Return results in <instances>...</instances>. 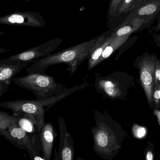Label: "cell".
<instances>
[{
	"label": "cell",
	"instance_id": "cell-20",
	"mask_svg": "<svg viewBox=\"0 0 160 160\" xmlns=\"http://www.w3.org/2000/svg\"><path fill=\"white\" fill-rule=\"evenodd\" d=\"M145 160H154L155 158V144L150 141L147 142V146L144 151Z\"/></svg>",
	"mask_w": 160,
	"mask_h": 160
},
{
	"label": "cell",
	"instance_id": "cell-34",
	"mask_svg": "<svg viewBox=\"0 0 160 160\" xmlns=\"http://www.w3.org/2000/svg\"><path fill=\"white\" fill-rule=\"evenodd\" d=\"M31 1V0H25V3H27V2H29V1Z\"/></svg>",
	"mask_w": 160,
	"mask_h": 160
},
{
	"label": "cell",
	"instance_id": "cell-6",
	"mask_svg": "<svg viewBox=\"0 0 160 160\" xmlns=\"http://www.w3.org/2000/svg\"><path fill=\"white\" fill-rule=\"evenodd\" d=\"M154 52L144 53L137 56L133 63L135 68L139 70V82L144 91L148 103L152 107V95L155 85V72L157 58Z\"/></svg>",
	"mask_w": 160,
	"mask_h": 160
},
{
	"label": "cell",
	"instance_id": "cell-19",
	"mask_svg": "<svg viewBox=\"0 0 160 160\" xmlns=\"http://www.w3.org/2000/svg\"><path fill=\"white\" fill-rule=\"evenodd\" d=\"M132 135L135 138L142 139L146 135V129L144 127L139 126L136 124H133L132 128Z\"/></svg>",
	"mask_w": 160,
	"mask_h": 160
},
{
	"label": "cell",
	"instance_id": "cell-28",
	"mask_svg": "<svg viewBox=\"0 0 160 160\" xmlns=\"http://www.w3.org/2000/svg\"><path fill=\"white\" fill-rule=\"evenodd\" d=\"M146 0H136L135 3H134V4H133V7H132V10H134V9L138 7L140 5H141L143 2H145Z\"/></svg>",
	"mask_w": 160,
	"mask_h": 160
},
{
	"label": "cell",
	"instance_id": "cell-30",
	"mask_svg": "<svg viewBox=\"0 0 160 160\" xmlns=\"http://www.w3.org/2000/svg\"><path fill=\"white\" fill-rule=\"evenodd\" d=\"M10 50L6 49H3V48H0V54H2L6 52H10Z\"/></svg>",
	"mask_w": 160,
	"mask_h": 160
},
{
	"label": "cell",
	"instance_id": "cell-11",
	"mask_svg": "<svg viewBox=\"0 0 160 160\" xmlns=\"http://www.w3.org/2000/svg\"><path fill=\"white\" fill-rule=\"evenodd\" d=\"M15 115V124L27 132L32 145L35 144L38 134L40 131L34 116L24 113H13Z\"/></svg>",
	"mask_w": 160,
	"mask_h": 160
},
{
	"label": "cell",
	"instance_id": "cell-7",
	"mask_svg": "<svg viewBox=\"0 0 160 160\" xmlns=\"http://www.w3.org/2000/svg\"><path fill=\"white\" fill-rule=\"evenodd\" d=\"M62 42L60 38L53 39L41 45L23 51L4 59L5 61L23 62L30 64L35 60L51 54Z\"/></svg>",
	"mask_w": 160,
	"mask_h": 160
},
{
	"label": "cell",
	"instance_id": "cell-1",
	"mask_svg": "<svg viewBox=\"0 0 160 160\" xmlns=\"http://www.w3.org/2000/svg\"><path fill=\"white\" fill-rule=\"evenodd\" d=\"M95 126L91 128L93 148L99 157L105 160L114 158L122 148L128 132L106 111H94Z\"/></svg>",
	"mask_w": 160,
	"mask_h": 160
},
{
	"label": "cell",
	"instance_id": "cell-15",
	"mask_svg": "<svg viewBox=\"0 0 160 160\" xmlns=\"http://www.w3.org/2000/svg\"><path fill=\"white\" fill-rule=\"evenodd\" d=\"M130 36L131 35L128 34L121 36L114 37L102 51L98 61V65L110 57L117 50L119 49L124 44Z\"/></svg>",
	"mask_w": 160,
	"mask_h": 160
},
{
	"label": "cell",
	"instance_id": "cell-24",
	"mask_svg": "<svg viewBox=\"0 0 160 160\" xmlns=\"http://www.w3.org/2000/svg\"><path fill=\"white\" fill-rule=\"evenodd\" d=\"M155 86H160V60L157 58L156 68L155 72Z\"/></svg>",
	"mask_w": 160,
	"mask_h": 160
},
{
	"label": "cell",
	"instance_id": "cell-23",
	"mask_svg": "<svg viewBox=\"0 0 160 160\" xmlns=\"http://www.w3.org/2000/svg\"><path fill=\"white\" fill-rule=\"evenodd\" d=\"M138 37L137 36H135L134 37L131 38L130 37L129 38V41H128V40L125 42V43H124L125 46H124V44H123L122 46H121V47L119 48H121V49H119V53H118V54L117 56L116 57L115 60H117L118 59V58H119V57H120L121 54H122V53H123L126 50H127V49H129L130 47H131V46L135 43V41L138 39Z\"/></svg>",
	"mask_w": 160,
	"mask_h": 160
},
{
	"label": "cell",
	"instance_id": "cell-21",
	"mask_svg": "<svg viewBox=\"0 0 160 160\" xmlns=\"http://www.w3.org/2000/svg\"><path fill=\"white\" fill-rule=\"evenodd\" d=\"M152 109L160 111V86L154 87L152 95Z\"/></svg>",
	"mask_w": 160,
	"mask_h": 160
},
{
	"label": "cell",
	"instance_id": "cell-26",
	"mask_svg": "<svg viewBox=\"0 0 160 160\" xmlns=\"http://www.w3.org/2000/svg\"><path fill=\"white\" fill-rule=\"evenodd\" d=\"M154 43L157 47H160V32L158 34L153 35Z\"/></svg>",
	"mask_w": 160,
	"mask_h": 160
},
{
	"label": "cell",
	"instance_id": "cell-13",
	"mask_svg": "<svg viewBox=\"0 0 160 160\" xmlns=\"http://www.w3.org/2000/svg\"><path fill=\"white\" fill-rule=\"evenodd\" d=\"M160 15V0H146L128 14L126 19L139 16H154L158 18Z\"/></svg>",
	"mask_w": 160,
	"mask_h": 160
},
{
	"label": "cell",
	"instance_id": "cell-29",
	"mask_svg": "<svg viewBox=\"0 0 160 160\" xmlns=\"http://www.w3.org/2000/svg\"><path fill=\"white\" fill-rule=\"evenodd\" d=\"M154 113L155 115L157 116L158 121L159 124L160 125V111L159 110H155L154 109Z\"/></svg>",
	"mask_w": 160,
	"mask_h": 160
},
{
	"label": "cell",
	"instance_id": "cell-22",
	"mask_svg": "<svg viewBox=\"0 0 160 160\" xmlns=\"http://www.w3.org/2000/svg\"><path fill=\"white\" fill-rule=\"evenodd\" d=\"M122 0H111L109 3L108 15L110 19L115 18L119 4Z\"/></svg>",
	"mask_w": 160,
	"mask_h": 160
},
{
	"label": "cell",
	"instance_id": "cell-25",
	"mask_svg": "<svg viewBox=\"0 0 160 160\" xmlns=\"http://www.w3.org/2000/svg\"><path fill=\"white\" fill-rule=\"evenodd\" d=\"M157 20H158L157 23L148 30L149 34L152 36L160 32V15Z\"/></svg>",
	"mask_w": 160,
	"mask_h": 160
},
{
	"label": "cell",
	"instance_id": "cell-27",
	"mask_svg": "<svg viewBox=\"0 0 160 160\" xmlns=\"http://www.w3.org/2000/svg\"><path fill=\"white\" fill-rule=\"evenodd\" d=\"M9 85L5 83L0 82V91H5L6 92H7Z\"/></svg>",
	"mask_w": 160,
	"mask_h": 160
},
{
	"label": "cell",
	"instance_id": "cell-10",
	"mask_svg": "<svg viewBox=\"0 0 160 160\" xmlns=\"http://www.w3.org/2000/svg\"><path fill=\"white\" fill-rule=\"evenodd\" d=\"M60 130V144L58 152L55 149V160H74V142L71 133L67 129L65 121L62 116L58 118Z\"/></svg>",
	"mask_w": 160,
	"mask_h": 160
},
{
	"label": "cell",
	"instance_id": "cell-3",
	"mask_svg": "<svg viewBox=\"0 0 160 160\" xmlns=\"http://www.w3.org/2000/svg\"><path fill=\"white\" fill-rule=\"evenodd\" d=\"M94 75V88L104 99L125 101L131 89L134 86V76L121 70L106 76L98 72H95Z\"/></svg>",
	"mask_w": 160,
	"mask_h": 160
},
{
	"label": "cell",
	"instance_id": "cell-8",
	"mask_svg": "<svg viewBox=\"0 0 160 160\" xmlns=\"http://www.w3.org/2000/svg\"><path fill=\"white\" fill-rule=\"evenodd\" d=\"M0 24L41 28L47 24V22L38 12L13 11L0 17Z\"/></svg>",
	"mask_w": 160,
	"mask_h": 160
},
{
	"label": "cell",
	"instance_id": "cell-4",
	"mask_svg": "<svg viewBox=\"0 0 160 160\" xmlns=\"http://www.w3.org/2000/svg\"><path fill=\"white\" fill-rule=\"evenodd\" d=\"M82 88L81 85H76L68 89L67 92L56 97L43 100H17L0 103V107L11 110L12 113H24L34 116L36 120L38 130L40 131L45 123V113L52 106L76 91Z\"/></svg>",
	"mask_w": 160,
	"mask_h": 160
},
{
	"label": "cell",
	"instance_id": "cell-31",
	"mask_svg": "<svg viewBox=\"0 0 160 160\" xmlns=\"http://www.w3.org/2000/svg\"><path fill=\"white\" fill-rule=\"evenodd\" d=\"M5 65L4 64H0V71L2 70V69L4 67Z\"/></svg>",
	"mask_w": 160,
	"mask_h": 160
},
{
	"label": "cell",
	"instance_id": "cell-2",
	"mask_svg": "<svg viewBox=\"0 0 160 160\" xmlns=\"http://www.w3.org/2000/svg\"><path fill=\"white\" fill-rule=\"evenodd\" d=\"M112 31L110 33L106 32L88 41L35 60L26 67V71L28 74H46L45 70L49 67L59 64H66L67 71L70 76H72L79 66L86 59L89 58L95 49L107 39Z\"/></svg>",
	"mask_w": 160,
	"mask_h": 160
},
{
	"label": "cell",
	"instance_id": "cell-32",
	"mask_svg": "<svg viewBox=\"0 0 160 160\" xmlns=\"http://www.w3.org/2000/svg\"><path fill=\"white\" fill-rule=\"evenodd\" d=\"M5 93H6L5 91H0V97H1Z\"/></svg>",
	"mask_w": 160,
	"mask_h": 160
},
{
	"label": "cell",
	"instance_id": "cell-12",
	"mask_svg": "<svg viewBox=\"0 0 160 160\" xmlns=\"http://www.w3.org/2000/svg\"><path fill=\"white\" fill-rule=\"evenodd\" d=\"M57 134L52 123L45 122L40 131V139L45 160H49Z\"/></svg>",
	"mask_w": 160,
	"mask_h": 160
},
{
	"label": "cell",
	"instance_id": "cell-14",
	"mask_svg": "<svg viewBox=\"0 0 160 160\" xmlns=\"http://www.w3.org/2000/svg\"><path fill=\"white\" fill-rule=\"evenodd\" d=\"M0 64H4L3 68L0 71V82L10 85L15 75L18 74L22 69L26 67L29 64L23 62L8 61L2 60Z\"/></svg>",
	"mask_w": 160,
	"mask_h": 160
},
{
	"label": "cell",
	"instance_id": "cell-18",
	"mask_svg": "<svg viewBox=\"0 0 160 160\" xmlns=\"http://www.w3.org/2000/svg\"><path fill=\"white\" fill-rule=\"evenodd\" d=\"M136 0H122L119 4L115 18L122 14L129 13L132 10V7Z\"/></svg>",
	"mask_w": 160,
	"mask_h": 160
},
{
	"label": "cell",
	"instance_id": "cell-9",
	"mask_svg": "<svg viewBox=\"0 0 160 160\" xmlns=\"http://www.w3.org/2000/svg\"><path fill=\"white\" fill-rule=\"evenodd\" d=\"M2 136L18 148L26 150L32 159L45 160L44 158L38 156L27 132L16 124L8 131L3 133Z\"/></svg>",
	"mask_w": 160,
	"mask_h": 160
},
{
	"label": "cell",
	"instance_id": "cell-16",
	"mask_svg": "<svg viewBox=\"0 0 160 160\" xmlns=\"http://www.w3.org/2000/svg\"><path fill=\"white\" fill-rule=\"evenodd\" d=\"M112 31V33L110 34L107 39L105 41H104L101 45L97 47L95 49V50L91 54L90 57L88 58V65L87 68L88 70H91L93 68L98 65V61L103 50L105 49V47L111 42L112 39L114 37H115V36L113 34Z\"/></svg>",
	"mask_w": 160,
	"mask_h": 160
},
{
	"label": "cell",
	"instance_id": "cell-17",
	"mask_svg": "<svg viewBox=\"0 0 160 160\" xmlns=\"http://www.w3.org/2000/svg\"><path fill=\"white\" fill-rule=\"evenodd\" d=\"M15 125V115L0 111V136Z\"/></svg>",
	"mask_w": 160,
	"mask_h": 160
},
{
	"label": "cell",
	"instance_id": "cell-5",
	"mask_svg": "<svg viewBox=\"0 0 160 160\" xmlns=\"http://www.w3.org/2000/svg\"><path fill=\"white\" fill-rule=\"evenodd\" d=\"M13 80L19 87L32 91L38 100L56 97L68 90L66 85L56 82L54 77L47 74L30 73L14 78Z\"/></svg>",
	"mask_w": 160,
	"mask_h": 160
},
{
	"label": "cell",
	"instance_id": "cell-33",
	"mask_svg": "<svg viewBox=\"0 0 160 160\" xmlns=\"http://www.w3.org/2000/svg\"><path fill=\"white\" fill-rule=\"evenodd\" d=\"M5 33L4 32H2V31H0V36L4 35Z\"/></svg>",
	"mask_w": 160,
	"mask_h": 160
}]
</instances>
